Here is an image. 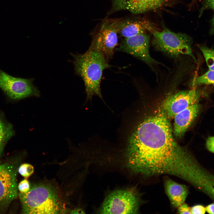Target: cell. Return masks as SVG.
I'll return each mask as SVG.
<instances>
[{
    "label": "cell",
    "instance_id": "cell-21",
    "mask_svg": "<svg viewBox=\"0 0 214 214\" xmlns=\"http://www.w3.org/2000/svg\"><path fill=\"white\" fill-rule=\"evenodd\" d=\"M205 145L207 149L209 151L214 153V136H210L207 138Z\"/></svg>",
    "mask_w": 214,
    "mask_h": 214
},
{
    "label": "cell",
    "instance_id": "cell-24",
    "mask_svg": "<svg viewBox=\"0 0 214 214\" xmlns=\"http://www.w3.org/2000/svg\"><path fill=\"white\" fill-rule=\"evenodd\" d=\"M206 212L210 214H214V203L207 205L205 207Z\"/></svg>",
    "mask_w": 214,
    "mask_h": 214
},
{
    "label": "cell",
    "instance_id": "cell-23",
    "mask_svg": "<svg viewBox=\"0 0 214 214\" xmlns=\"http://www.w3.org/2000/svg\"><path fill=\"white\" fill-rule=\"evenodd\" d=\"M177 208V212L178 213L191 214L190 208L186 204L183 203Z\"/></svg>",
    "mask_w": 214,
    "mask_h": 214
},
{
    "label": "cell",
    "instance_id": "cell-16",
    "mask_svg": "<svg viewBox=\"0 0 214 214\" xmlns=\"http://www.w3.org/2000/svg\"><path fill=\"white\" fill-rule=\"evenodd\" d=\"M214 84V71L209 70L202 75L194 78L191 83L193 88L202 85Z\"/></svg>",
    "mask_w": 214,
    "mask_h": 214
},
{
    "label": "cell",
    "instance_id": "cell-13",
    "mask_svg": "<svg viewBox=\"0 0 214 214\" xmlns=\"http://www.w3.org/2000/svg\"><path fill=\"white\" fill-rule=\"evenodd\" d=\"M200 109V106L197 103L175 115L174 133L175 136L180 138L183 135L197 116Z\"/></svg>",
    "mask_w": 214,
    "mask_h": 214
},
{
    "label": "cell",
    "instance_id": "cell-14",
    "mask_svg": "<svg viewBox=\"0 0 214 214\" xmlns=\"http://www.w3.org/2000/svg\"><path fill=\"white\" fill-rule=\"evenodd\" d=\"M165 191L172 206L177 208L184 203L188 193V187L178 183L169 178L165 179Z\"/></svg>",
    "mask_w": 214,
    "mask_h": 214
},
{
    "label": "cell",
    "instance_id": "cell-10",
    "mask_svg": "<svg viewBox=\"0 0 214 214\" xmlns=\"http://www.w3.org/2000/svg\"><path fill=\"white\" fill-rule=\"evenodd\" d=\"M199 91L195 88L182 91L169 96L162 105V108L169 119L190 106L198 103Z\"/></svg>",
    "mask_w": 214,
    "mask_h": 214
},
{
    "label": "cell",
    "instance_id": "cell-7",
    "mask_svg": "<svg viewBox=\"0 0 214 214\" xmlns=\"http://www.w3.org/2000/svg\"><path fill=\"white\" fill-rule=\"evenodd\" d=\"M33 81V78L14 77L0 69V88L12 99L39 96L40 92L34 85Z\"/></svg>",
    "mask_w": 214,
    "mask_h": 214
},
{
    "label": "cell",
    "instance_id": "cell-6",
    "mask_svg": "<svg viewBox=\"0 0 214 214\" xmlns=\"http://www.w3.org/2000/svg\"><path fill=\"white\" fill-rule=\"evenodd\" d=\"M17 161L0 164V212L7 209L18 195Z\"/></svg>",
    "mask_w": 214,
    "mask_h": 214
},
{
    "label": "cell",
    "instance_id": "cell-11",
    "mask_svg": "<svg viewBox=\"0 0 214 214\" xmlns=\"http://www.w3.org/2000/svg\"><path fill=\"white\" fill-rule=\"evenodd\" d=\"M169 0H113V12L125 10L134 14L145 13L158 9Z\"/></svg>",
    "mask_w": 214,
    "mask_h": 214
},
{
    "label": "cell",
    "instance_id": "cell-12",
    "mask_svg": "<svg viewBox=\"0 0 214 214\" xmlns=\"http://www.w3.org/2000/svg\"><path fill=\"white\" fill-rule=\"evenodd\" d=\"M113 21L118 34L124 38L146 32V30L151 33L155 29L152 23L144 20L125 19Z\"/></svg>",
    "mask_w": 214,
    "mask_h": 214
},
{
    "label": "cell",
    "instance_id": "cell-26",
    "mask_svg": "<svg viewBox=\"0 0 214 214\" xmlns=\"http://www.w3.org/2000/svg\"><path fill=\"white\" fill-rule=\"evenodd\" d=\"M83 211L81 209H75L72 211L73 213H83Z\"/></svg>",
    "mask_w": 214,
    "mask_h": 214
},
{
    "label": "cell",
    "instance_id": "cell-8",
    "mask_svg": "<svg viewBox=\"0 0 214 214\" xmlns=\"http://www.w3.org/2000/svg\"><path fill=\"white\" fill-rule=\"evenodd\" d=\"M118 34L113 20L104 21L93 36L88 50L98 52L109 59L112 57L118 45Z\"/></svg>",
    "mask_w": 214,
    "mask_h": 214
},
{
    "label": "cell",
    "instance_id": "cell-2",
    "mask_svg": "<svg viewBox=\"0 0 214 214\" xmlns=\"http://www.w3.org/2000/svg\"><path fill=\"white\" fill-rule=\"evenodd\" d=\"M76 74L83 79L87 99L96 95L102 98L100 84L103 71L110 67L101 53L88 50L83 54H72Z\"/></svg>",
    "mask_w": 214,
    "mask_h": 214
},
{
    "label": "cell",
    "instance_id": "cell-1",
    "mask_svg": "<svg viewBox=\"0 0 214 214\" xmlns=\"http://www.w3.org/2000/svg\"><path fill=\"white\" fill-rule=\"evenodd\" d=\"M169 119L161 107L139 123L128 140L127 165L143 176L170 175L189 183L198 161L176 141Z\"/></svg>",
    "mask_w": 214,
    "mask_h": 214
},
{
    "label": "cell",
    "instance_id": "cell-25",
    "mask_svg": "<svg viewBox=\"0 0 214 214\" xmlns=\"http://www.w3.org/2000/svg\"><path fill=\"white\" fill-rule=\"evenodd\" d=\"M211 22V27L210 32L212 34L214 35V14Z\"/></svg>",
    "mask_w": 214,
    "mask_h": 214
},
{
    "label": "cell",
    "instance_id": "cell-22",
    "mask_svg": "<svg viewBox=\"0 0 214 214\" xmlns=\"http://www.w3.org/2000/svg\"><path fill=\"white\" fill-rule=\"evenodd\" d=\"M206 9L214 10V0H204L203 6L201 9L200 12Z\"/></svg>",
    "mask_w": 214,
    "mask_h": 214
},
{
    "label": "cell",
    "instance_id": "cell-19",
    "mask_svg": "<svg viewBox=\"0 0 214 214\" xmlns=\"http://www.w3.org/2000/svg\"><path fill=\"white\" fill-rule=\"evenodd\" d=\"M18 188L19 193H25L30 189L29 183L27 179L25 178L21 181L18 185Z\"/></svg>",
    "mask_w": 214,
    "mask_h": 214
},
{
    "label": "cell",
    "instance_id": "cell-17",
    "mask_svg": "<svg viewBox=\"0 0 214 214\" xmlns=\"http://www.w3.org/2000/svg\"><path fill=\"white\" fill-rule=\"evenodd\" d=\"M209 70L214 71V49L206 46L200 47Z\"/></svg>",
    "mask_w": 214,
    "mask_h": 214
},
{
    "label": "cell",
    "instance_id": "cell-15",
    "mask_svg": "<svg viewBox=\"0 0 214 214\" xmlns=\"http://www.w3.org/2000/svg\"><path fill=\"white\" fill-rule=\"evenodd\" d=\"M12 126L0 118V156L7 141L13 135Z\"/></svg>",
    "mask_w": 214,
    "mask_h": 214
},
{
    "label": "cell",
    "instance_id": "cell-3",
    "mask_svg": "<svg viewBox=\"0 0 214 214\" xmlns=\"http://www.w3.org/2000/svg\"><path fill=\"white\" fill-rule=\"evenodd\" d=\"M25 214H56L59 212L57 191L47 184L36 185L26 193H18Z\"/></svg>",
    "mask_w": 214,
    "mask_h": 214
},
{
    "label": "cell",
    "instance_id": "cell-20",
    "mask_svg": "<svg viewBox=\"0 0 214 214\" xmlns=\"http://www.w3.org/2000/svg\"><path fill=\"white\" fill-rule=\"evenodd\" d=\"M191 214H204L206 212L205 208L201 205H196L190 208Z\"/></svg>",
    "mask_w": 214,
    "mask_h": 214
},
{
    "label": "cell",
    "instance_id": "cell-18",
    "mask_svg": "<svg viewBox=\"0 0 214 214\" xmlns=\"http://www.w3.org/2000/svg\"><path fill=\"white\" fill-rule=\"evenodd\" d=\"M19 173L24 178H28L33 173L34 168L31 165L24 163L21 165L18 169Z\"/></svg>",
    "mask_w": 214,
    "mask_h": 214
},
{
    "label": "cell",
    "instance_id": "cell-5",
    "mask_svg": "<svg viewBox=\"0 0 214 214\" xmlns=\"http://www.w3.org/2000/svg\"><path fill=\"white\" fill-rule=\"evenodd\" d=\"M140 198L135 188L115 190L106 198L99 211L102 214L138 213Z\"/></svg>",
    "mask_w": 214,
    "mask_h": 214
},
{
    "label": "cell",
    "instance_id": "cell-4",
    "mask_svg": "<svg viewBox=\"0 0 214 214\" xmlns=\"http://www.w3.org/2000/svg\"><path fill=\"white\" fill-rule=\"evenodd\" d=\"M163 29L160 31L155 29L151 32L153 35L152 44L156 50L171 56L187 55L196 61L189 36L185 34L173 32L164 27Z\"/></svg>",
    "mask_w": 214,
    "mask_h": 214
},
{
    "label": "cell",
    "instance_id": "cell-9",
    "mask_svg": "<svg viewBox=\"0 0 214 214\" xmlns=\"http://www.w3.org/2000/svg\"><path fill=\"white\" fill-rule=\"evenodd\" d=\"M150 35L145 32L124 38L115 50L137 57L152 68L154 64L160 63L152 58L150 55Z\"/></svg>",
    "mask_w": 214,
    "mask_h": 214
}]
</instances>
